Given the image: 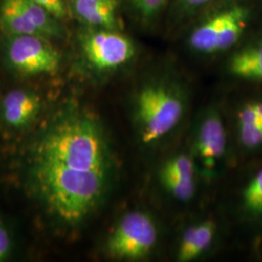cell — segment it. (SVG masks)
Listing matches in <instances>:
<instances>
[{"label": "cell", "instance_id": "15", "mask_svg": "<svg viewBox=\"0 0 262 262\" xmlns=\"http://www.w3.org/2000/svg\"><path fill=\"white\" fill-rule=\"evenodd\" d=\"M20 6L27 14L28 19L36 28L38 33L49 40L62 36L63 29L60 20L56 19L49 11L38 5L32 0H19Z\"/></svg>", "mask_w": 262, "mask_h": 262}, {"label": "cell", "instance_id": "4", "mask_svg": "<svg viewBox=\"0 0 262 262\" xmlns=\"http://www.w3.org/2000/svg\"><path fill=\"white\" fill-rule=\"evenodd\" d=\"M136 46L119 29L88 28L79 37V54L83 66L93 75L114 74L130 64Z\"/></svg>", "mask_w": 262, "mask_h": 262}, {"label": "cell", "instance_id": "3", "mask_svg": "<svg viewBox=\"0 0 262 262\" xmlns=\"http://www.w3.org/2000/svg\"><path fill=\"white\" fill-rule=\"evenodd\" d=\"M159 242L156 219L144 210H131L119 219L107 236L104 251L116 260L142 261L149 258Z\"/></svg>", "mask_w": 262, "mask_h": 262}, {"label": "cell", "instance_id": "16", "mask_svg": "<svg viewBox=\"0 0 262 262\" xmlns=\"http://www.w3.org/2000/svg\"><path fill=\"white\" fill-rule=\"evenodd\" d=\"M241 209L251 220H262V167L245 185L241 193Z\"/></svg>", "mask_w": 262, "mask_h": 262}, {"label": "cell", "instance_id": "14", "mask_svg": "<svg viewBox=\"0 0 262 262\" xmlns=\"http://www.w3.org/2000/svg\"><path fill=\"white\" fill-rule=\"evenodd\" d=\"M0 28L7 36H41L28 19L19 0H0Z\"/></svg>", "mask_w": 262, "mask_h": 262}, {"label": "cell", "instance_id": "8", "mask_svg": "<svg viewBox=\"0 0 262 262\" xmlns=\"http://www.w3.org/2000/svg\"><path fill=\"white\" fill-rule=\"evenodd\" d=\"M198 168L190 151H178L164 159L158 171L162 190L179 203H187L196 194Z\"/></svg>", "mask_w": 262, "mask_h": 262}, {"label": "cell", "instance_id": "7", "mask_svg": "<svg viewBox=\"0 0 262 262\" xmlns=\"http://www.w3.org/2000/svg\"><path fill=\"white\" fill-rule=\"evenodd\" d=\"M4 59L16 74L25 77L55 75L61 56L47 38L39 35L7 36Z\"/></svg>", "mask_w": 262, "mask_h": 262}, {"label": "cell", "instance_id": "19", "mask_svg": "<svg viewBox=\"0 0 262 262\" xmlns=\"http://www.w3.org/2000/svg\"><path fill=\"white\" fill-rule=\"evenodd\" d=\"M13 250V240L9 229L0 220V262L6 260Z\"/></svg>", "mask_w": 262, "mask_h": 262}, {"label": "cell", "instance_id": "12", "mask_svg": "<svg viewBox=\"0 0 262 262\" xmlns=\"http://www.w3.org/2000/svg\"><path fill=\"white\" fill-rule=\"evenodd\" d=\"M237 138L245 150L262 147V100H252L241 106L236 116Z\"/></svg>", "mask_w": 262, "mask_h": 262}, {"label": "cell", "instance_id": "5", "mask_svg": "<svg viewBox=\"0 0 262 262\" xmlns=\"http://www.w3.org/2000/svg\"><path fill=\"white\" fill-rule=\"evenodd\" d=\"M250 11L240 4L213 11L192 28L188 47L201 56H214L235 46L246 30Z\"/></svg>", "mask_w": 262, "mask_h": 262}, {"label": "cell", "instance_id": "18", "mask_svg": "<svg viewBox=\"0 0 262 262\" xmlns=\"http://www.w3.org/2000/svg\"><path fill=\"white\" fill-rule=\"evenodd\" d=\"M38 5L49 11L56 19L61 20L66 19L67 15V6L66 0H32Z\"/></svg>", "mask_w": 262, "mask_h": 262}, {"label": "cell", "instance_id": "2", "mask_svg": "<svg viewBox=\"0 0 262 262\" xmlns=\"http://www.w3.org/2000/svg\"><path fill=\"white\" fill-rule=\"evenodd\" d=\"M189 107L185 86L170 77L141 83L129 100V118L141 148L156 150L179 130Z\"/></svg>", "mask_w": 262, "mask_h": 262}, {"label": "cell", "instance_id": "9", "mask_svg": "<svg viewBox=\"0 0 262 262\" xmlns=\"http://www.w3.org/2000/svg\"><path fill=\"white\" fill-rule=\"evenodd\" d=\"M43 109V100L34 91L26 88L10 90L0 100V121L11 131L29 128Z\"/></svg>", "mask_w": 262, "mask_h": 262}, {"label": "cell", "instance_id": "1", "mask_svg": "<svg viewBox=\"0 0 262 262\" xmlns=\"http://www.w3.org/2000/svg\"><path fill=\"white\" fill-rule=\"evenodd\" d=\"M27 188L56 225L75 229L106 203L119 175L112 141L93 111L68 102L41 127L24 161Z\"/></svg>", "mask_w": 262, "mask_h": 262}, {"label": "cell", "instance_id": "11", "mask_svg": "<svg viewBox=\"0 0 262 262\" xmlns=\"http://www.w3.org/2000/svg\"><path fill=\"white\" fill-rule=\"evenodd\" d=\"M76 18L89 28L119 29L118 0H72Z\"/></svg>", "mask_w": 262, "mask_h": 262}, {"label": "cell", "instance_id": "13", "mask_svg": "<svg viewBox=\"0 0 262 262\" xmlns=\"http://www.w3.org/2000/svg\"><path fill=\"white\" fill-rule=\"evenodd\" d=\"M227 70L237 79L262 83V38L236 51L228 60Z\"/></svg>", "mask_w": 262, "mask_h": 262}, {"label": "cell", "instance_id": "10", "mask_svg": "<svg viewBox=\"0 0 262 262\" xmlns=\"http://www.w3.org/2000/svg\"><path fill=\"white\" fill-rule=\"evenodd\" d=\"M217 225L207 217L187 225L180 237L176 259L180 262L195 261L205 255L215 243Z\"/></svg>", "mask_w": 262, "mask_h": 262}, {"label": "cell", "instance_id": "20", "mask_svg": "<svg viewBox=\"0 0 262 262\" xmlns=\"http://www.w3.org/2000/svg\"><path fill=\"white\" fill-rule=\"evenodd\" d=\"M212 1L214 0H180L183 9L186 12L196 11L199 8H202L207 4L211 3Z\"/></svg>", "mask_w": 262, "mask_h": 262}, {"label": "cell", "instance_id": "6", "mask_svg": "<svg viewBox=\"0 0 262 262\" xmlns=\"http://www.w3.org/2000/svg\"><path fill=\"white\" fill-rule=\"evenodd\" d=\"M227 132L219 109L208 107L199 114L191 135L190 154L200 178L211 181L217 176L227 151Z\"/></svg>", "mask_w": 262, "mask_h": 262}, {"label": "cell", "instance_id": "17", "mask_svg": "<svg viewBox=\"0 0 262 262\" xmlns=\"http://www.w3.org/2000/svg\"><path fill=\"white\" fill-rule=\"evenodd\" d=\"M126 2L141 24L150 25L159 18L169 0H126Z\"/></svg>", "mask_w": 262, "mask_h": 262}]
</instances>
